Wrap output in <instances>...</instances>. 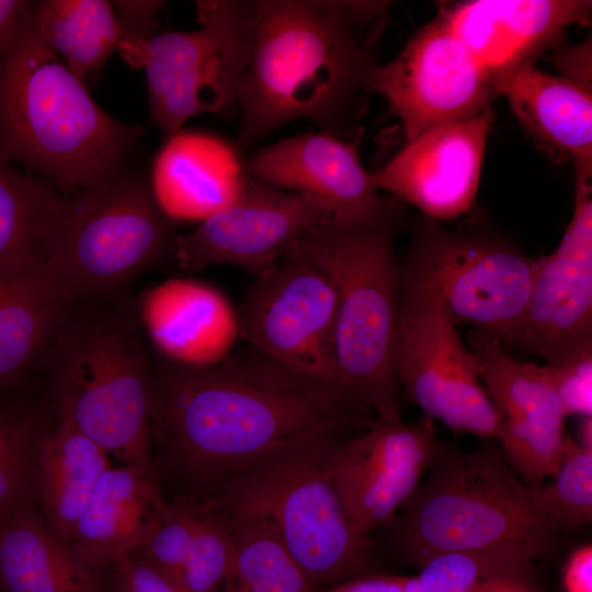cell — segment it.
Returning <instances> with one entry per match:
<instances>
[{"instance_id": "1", "label": "cell", "mask_w": 592, "mask_h": 592, "mask_svg": "<svg viewBox=\"0 0 592 592\" xmlns=\"http://www.w3.org/2000/svg\"><path fill=\"white\" fill-rule=\"evenodd\" d=\"M374 422L251 348L203 367L150 362L151 444L175 473L217 492L269 457Z\"/></svg>"}, {"instance_id": "2", "label": "cell", "mask_w": 592, "mask_h": 592, "mask_svg": "<svg viewBox=\"0 0 592 592\" xmlns=\"http://www.w3.org/2000/svg\"><path fill=\"white\" fill-rule=\"evenodd\" d=\"M357 23L351 1H253L252 47L237 103L240 157L295 119L357 144L378 66L356 36Z\"/></svg>"}, {"instance_id": "3", "label": "cell", "mask_w": 592, "mask_h": 592, "mask_svg": "<svg viewBox=\"0 0 592 592\" xmlns=\"http://www.w3.org/2000/svg\"><path fill=\"white\" fill-rule=\"evenodd\" d=\"M143 132L95 103L43 39L30 1L0 49V156L67 195L125 169Z\"/></svg>"}, {"instance_id": "4", "label": "cell", "mask_w": 592, "mask_h": 592, "mask_svg": "<svg viewBox=\"0 0 592 592\" xmlns=\"http://www.w3.org/2000/svg\"><path fill=\"white\" fill-rule=\"evenodd\" d=\"M137 303L115 297L71 300L44 353L57 417L124 465L153 473L150 361Z\"/></svg>"}, {"instance_id": "5", "label": "cell", "mask_w": 592, "mask_h": 592, "mask_svg": "<svg viewBox=\"0 0 592 592\" xmlns=\"http://www.w3.org/2000/svg\"><path fill=\"white\" fill-rule=\"evenodd\" d=\"M398 202L362 224L332 218L312 229L288 255L305 259L333 283L335 357L343 394L382 421H400L396 349L400 264L394 239Z\"/></svg>"}, {"instance_id": "6", "label": "cell", "mask_w": 592, "mask_h": 592, "mask_svg": "<svg viewBox=\"0 0 592 592\" xmlns=\"http://www.w3.org/2000/svg\"><path fill=\"white\" fill-rule=\"evenodd\" d=\"M425 474L400 523L405 551L418 567L436 554L502 544L542 558L560 533L537 508L534 487L496 447L463 452L439 443Z\"/></svg>"}, {"instance_id": "7", "label": "cell", "mask_w": 592, "mask_h": 592, "mask_svg": "<svg viewBox=\"0 0 592 592\" xmlns=\"http://www.w3.org/2000/svg\"><path fill=\"white\" fill-rule=\"evenodd\" d=\"M340 440L269 457L231 478L214 501L263 520L315 585L368 573L374 560L371 538L354 532L333 480L330 456Z\"/></svg>"}, {"instance_id": "8", "label": "cell", "mask_w": 592, "mask_h": 592, "mask_svg": "<svg viewBox=\"0 0 592 592\" xmlns=\"http://www.w3.org/2000/svg\"><path fill=\"white\" fill-rule=\"evenodd\" d=\"M178 235L150 184L125 168L98 185L61 194L45 271L70 300L119 296L147 269L173 258Z\"/></svg>"}, {"instance_id": "9", "label": "cell", "mask_w": 592, "mask_h": 592, "mask_svg": "<svg viewBox=\"0 0 592 592\" xmlns=\"http://www.w3.org/2000/svg\"><path fill=\"white\" fill-rule=\"evenodd\" d=\"M201 27L125 41L122 58L146 75L152 124L169 138L190 118L209 113L229 118L249 64L253 1H196Z\"/></svg>"}, {"instance_id": "10", "label": "cell", "mask_w": 592, "mask_h": 592, "mask_svg": "<svg viewBox=\"0 0 592 592\" xmlns=\"http://www.w3.org/2000/svg\"><path fill=\"white\" fill-rule=\"evenodd\" d=\"M534 262L506 241L449 231L429 218L400 273L434 293L456 326H473L509 351L523 331Z\"/></svg>"}, {"instance_id": "11", "label": "cell", "mask_w": 592, "mask_h": 592, "mask_svg": "<svg viewBox=\"0 0 592 592\" xmlns=\"http://www.w3.org/2000/svg\"><path fill=\"white\" fill-rule=\"evenodd\" d=\"M396 372L400 388L423 415L455 432L496 439L499 415L476 360L430 289L400 274Z\"/></svg>"}, {"instance_id": "12", "label": "cell", "mask_w": 592, "mask_h": 592, "mask_svg": "<svg viewBox=\"0 0 592 592\" xmlns=\"http://www.w3.org/2000/svg\"><path fill=\"white\" fill-rule=\"evenodd\" d=\"M337 309L331 280L305 259L287 255L255 277L236 312L240 338L251 349L346 397L335 357Z\"/></svg>"}, {"instance_id": "13", "label": "cell", "mask_w": 592, "mask_h": 592, "mask_svg": "<svg viewBox=\"0 0 592 592\" xmlns=\"http://www.w3.org/2000/svg\"><path fill=\"white\" fill-rule=\"evenodd\" d=\"M371 91L401 121L406 141L479 115L499 95L480 64L439 15L391 61L377 66Z\"/></svg>"}, {"instance_id": "14", "label": "cell", "mask_w": 592, "mask_h": 592, "mask_svg": "<svg viewBox=\"0 0 592 592\" xmlns=\"http://www.w3.org/2000/svg\"><path fill=\"white\" fill-rule=\"evenodd\" d=\"M330 218L331 213L319 201L246 174L231 204L193 231L178 235L173 259L186 271L229 264L257 277Z\"/></svg>"}, {"instance_id": "15", "label": "cell", "mask_w": 592, "mask_h": 592, "mask_svg": "<svg viewBox=\"0 0 592 592\" xmlns=\"http://www.w3.org/2000/svg\"><path fill=\"white\" fill-rule=\"evenodd\" d=\"M434 421H375L331 451L334 483L354 532L390 524L411 499L439 446Z\"/></svg>"}, {"instance_id": "16", "label": "cell", "mask_w": 592, "mask_h": 592, "mask_svg": "<svg viewBox=\"0 0 592 592\" xmlns=\"http://www.w3.org/2000/svg\"><path fill=\"white\" fill-rule=\"evenodd\" d=\"M559 363L592 351V191L576 180L572 218L558 247L535 259L526 318L515 345Z\"/></svg>"}, {"instance_id": "17", "label": "cell", "mask_w": 592, "mask_h": 592, "mask_svg": "<svg viewBox=\"0 0 592 592\" xmlns=\"http://www.w3.org/2000/svg\"><path fill=\"white\" fill-rule=\"evenodd\" d=\"M480 380L499 415L496 440L530 480L554 476L565 440V414L544 366L520 362L494 339L467 334Z\"/></svg>"}, {"instance_id": "18", "label": "cell", "mask_w": 592, "mask_h": 592, "mask_svg": "<svg viewBox=\"0 0 592 592\" xmlns=\"http://www.w3.org/2000/svg\"><path fill=\"white\" fill-rule=\"evenodd\" d=\"M493 111L430 128L374 172L379 190L418 207L428 218L449 220L475 202Z\"/></svg>"}, {"instance_id": "19", "label": "cell", "mask_w": 592, "mask_h": 592, "mask_svg": "<svg viewBox=\"0 0 592 592\" xmlns=\"http://www.w3.org/2000/svg\"><path fill=\"white\" fill-rule=\"evenodd\" d=\"M247 175L278 190L322 203L333 220L362 224L384 216L398 202L378 193L356 144L321 132H306L258 149L243 160Z\"/></svg>"}, {"instance_id": "20", "label": "cell", "mask_w": 592, "mask_h": 592, "mask_svg": "<svg viewBox=\"0 0 592 592\" xmlns=\"http://www.w3.org/2000/svg\"><path fill=\"white\" fill-rule=\"evenodd\" d=\"M591 8L585 0H474L440 15L499 93L516 70L559 44L571 25H588Z\"/></svg>"}, {"instance_id": "21", "label": "cell", "mask_w": 592, "mask_h": 592, "mask_svg": "<svg viewBox=\"0 0 592 592\" xmlns=\"http://www.w3.org/2000/svg\"><path fill=\"white\" fill-rule=\"evenodd\" d=\"M137 310L155 349L181 365L216 364L240 337L236 308L220 291L202 282L168 280L149 288Z\"/></svg>"}, {"instance_id": "22", "label": "cell", "mask_w": 592, "mask_h": 592, "mask_svg": "<svg viewBox=\"0 0 592 592\" xmlns=\"http://www.w3.org/2000/svg\"><path fill=\"white\" fill-rule=\"evenodd\" d=\"M167 506L153 473L110 466L86 503L69 547L93 569L113 568L147 545Z\"/></svg>"}, {"instance_id": "23", "label": "cell", "mask_w": 592, "mask_h": 592, "mask_svg": "<svg viewBox=\"0 0 592 592\" xmlns=\"http://www.w3.org/2000/svg\"><path fill=\"white\" fill-rule=\"evenodd\" d=\"M246 175L235 146L201 132H178L157 155L150 189L172 221H204L237 197Z\"/></svg>"}, {"instance_id": "24", "label": "cell", "mask_w": 592, "mask_h": 592, "mask_svg": "<svg viewBox=\"0 0 592 592\" xmlns=\"http://www.w3.org/2000/svg\"><path fill=\"white\" fill-rule=\"evenodd\" d=\"M522 125L539 141L568 155L577 179L592 174V93L540 71L516 70L499 89Z\"/></svg>"}, {"instance_id": "25", "label": "cell", "mask_w": 592, "mask_h": 592, "mask_svg": "<svg viewBox=\"0 0 592 592\" xmlns=\"http://www.w3.org/2000/svg\"><path fill=\"white\" fill-rule=\"evenodd\" d=\"M103 572L82 563L35 506L0 523V592H109Z\"/></svg>"}, {"instance_id": "26", "label": "cell", "mask_w": 592, "mask_h": 592, "mask_svg": "<svg viewBox=\"0 0 592 592\" xmlns=\"http://www.w3.org/2000/svg\"><path fill=\"white\" fill-rule=\"evenodd\" d=\"M110 467L109 454L70 420L57 417L38 456V501L49 531L69 545L98 480Z\"/></svg>"}, {"instance_id": "27", "label": "cell", "mask_w": 592, "mask_h": 592, "mask_svg": "<svg viewBox=\"0 0 592 592\" xmlns=\"http://www.w3.org/2000/svg\"><path fill=\"white\" fill-rule=\"evenodd\" d=\"M70 301L45 275L0 280V390L22 388L39 369Z\"/></svg>"}, {"instance_id": "28", "label": "cell", "mask_w": 592, "mask_h": 592, "mask_svg": "<svg viewBox=\"0 0 592 592\" xmlns=\"http://www.w3.org/2000/svg\"><path fill=\"white\" fill-rule=\"evenodd\" d=\"M61 194L0 156V280L46 275Z\"/></svg>"}, {"instance_id": "29", "label": "cell", "mask_w": 592, "mask_h": 592, "mask_svg": "<svg viewBox=\"0 0 592 592\" xmlns=\"http://www.w3.org/2000/svg\"><path fill=\"white\" fill-rule=\"evenodd\" d=\"M32 15L45 43L86 86L124 38L112 2L105 0L36 1Z\"/></svg>"}, {"instance_id": "30", "label": "cell", "mask_w": 592, "mask_h": 592, "mask_svg": "<svg viewBox=\"0 0 592 592\" xmlns=\"http://www.w3.org/2000/svg\"><path fill=\"white\" fill-rule=\"evenodd\" d=\"M0 390V523L38 501V456L50 429L44 406Z\"/></svg>"}, {"instance_id": "31", "label": "cell", "mask_w": 592, "mask_h": 592, "mask_svg": "<svg viewBox=\"0 0 592 592\" xmlns=\"http://www.w3.org/2000/svg\"><path fill=\"white\" fill-rule=\"evenodd\" d=\"M223 510L229 517L231 556L221 592H314L315 584L263 520Z\"/></svg>"}, {"instance_id": "32", "label": "cell", "mask_w": 592, "mask_h": 592, "mask_svg": "<svg viewBox=\"0 0 592 592\" xmlns=\"http://www.w3.org/2000/svg\"><path fill=\"white\" fill-rule=\"evenodd\" d=\"M539 557L519 544L436 554L415 576L423 592H487L498 582L526 578Z\"/></svg>"}, {"instance_id": "33", "label": "cell", "mask_w": 592, "mask_h": 592, "mask_svg": "<svg viewBox=\"0 0 592 592\" xmlns=\"http://www.w3.org/2000/svg\"><path fill=\"white\" fill-rule=\"evenodd\" d=\"M554 480L534 487L539 511L559 530L569 532L592 521V449L565 436L561 457Z\"/></svg>"}, {"instance_id": "34", "label": "cell", "mask_w": 592, "mask_h": 592, "mask_svg": "<svg viewBox=\"0 0 592 592\" xmlns=\"http://www.w3.org/2000/svg\"><path fill=\"white\" fill-rule=\"evenodd\" d=\"M230 556L227 513L214 501L201 504L191 547L174 585L181 592H221Z\"/></svg>"}, {"instance_id": "35", "label": "cell", "mask_w": 592, "mask_h": 592, "mask_svg": "<svg viewBox=\"0 0 592 592\" xmlns=\"http://www.w3.org/2000/svg\"><path fill=\"white\" fill-rule=\"evenodd\" d=\"M201 504L193 501L168 504L147 545L134 554L173 584L187 557Z\"/></svg>"}, {"instance_id": "36", "label": "cell", "mask_w": 592, "mask_h": 592, "mask_svg": "<svg viewBox=\"0 0 592 592\" xmlns=\"http://www.w3.org/2000/svg\"><path fill=\"white\" fill-rule=\"evenodd\" d=\"M544 368L565 417L592 415V351Z\"/></svg>"}, {"instance_id": "37", "label": "cell", "mask_w": 592, "mask_h": 592, "mask_svg": "<svg viewBox=\"0 0 592 592\" xmlns=\"http://www.w3.org/2000/svg\"><path fill=\"white\" fill-rule=\"evenodd\" d=\"M166 2L152 0H119L112 5L123 33V41L149 39L159 26V11Z\"/></svg>"}, {"instance_id": "38", "label": "cell", "mask_w": 592, "mask_h": 592, "mask_svg": "<svg viewBox=\"0 0 592 592\" xmlns=\"http://www.w3.org/2000/svg\"><path fill=\"white\" fill-rule=\"evenodd\" d=\"M113 569L121 592H181L136 555L123 558Z\"/></svg>"}, {"instance_id": "39", "label": "cell", "mask_w": 592, "mask_h": 592, "mask_svg": "<svg viewBox=\"0 0 592 592\" xmlns=\"http://www.w3.org/2000/svg\"><path fill=\"white\" fill-rule=\"evenodd\" d=\"M557 48L555 64L560 77L591 92V41Z\"/></svg>"}, {"instance_id": "40", "label": "cell", "mask_w": 592, "mask_h": 592, "mask_svg": "<svg viewBox=\"0 0 592 592\" xmlns=\"http://www.w3.org/2000/svg\"><path fill=\"white\" fill-rule=\"evenodd\" d=\"M406 576L368 572L319 592H407Z\"/></svg>"}, {"instance_id": "41", "label": "cell", "mask_w": 592, "mask_h": 592, "mask_svg": "<svg viewBox=\"0 0 592 592\" xmlns=\"http://www.w3.org/2000/svg\"><path fill=\"white\" fill-rule=\"evenodd\" d=\"M566 592H592V545L584 544L568 557L562 571Z\"/></svg>"}, {"instance_id": "42", "label": "cell", "mask_w": 592, "mask_h": 592, "mask_svg": "<svg viewBox=\"0 0 592 592\" xmlns=\"http://www.w3.org/2000/svg\"><path fill=\"white\" fill-rule=\"evenodd\" d=\"M30 1L0 0V49L24 14Z\"/></svg>"}, {"instance_id": "43", "label": "cell", "mask_w": 592, "mask_h": 592, "mask_svg": "<svg viewBox=\"0 0 592 592\" xmlns=\"http://www.w3.org/2000/svg\"><path fill=\"white\" fill-rule=\"evenodd\" d=\"M487 592H533L526 583V578H513L498 582Z\"/></svg>"}, {"instance_id": "44", "label": "cell", "mask_w": 592, "mask_h": 592, "mask_svg": "<svg viewBox=\"0 0 592 592\" xmlns=\"http://www.w3.org/2000/svg\"><path fill=\"white\" fill-rule=\"evenodd\" d=\"M579 423V445L584 448L592 449V415L581 417Z\"/></svg>"}, {"instance_id": "45", "label": "cell", "mask_w": 592, "mask_h": 592, "mask_svg": "<svg viewBox=\"0 0 592 592\" xmlns=\"http://www.w3.org/2000/svg\"><path fill=\"white\" fill-rule=\"evenodd\" d=\"M407 592H423L415 577L408 578Z\"/></svg>"}]
</instances>
